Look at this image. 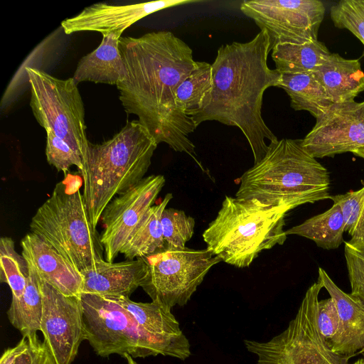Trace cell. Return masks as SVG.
I'll return each instance as SVG.
<instances>
[{"instance_id":"cell-23","label":"cell","mask_w":364,"mask_h":364,"mask_svg":"<svg viewBox=\"0 0 364 364\" xmlns=\"http://www.w3.org/2000/svg\"><path fill=\"white\" fill-rule=\"evenodd\" d=\"M272 50L276 69L281 74L314 73L331 53L318 40L301 44L280 43Z\"/></svg>"},{"instance_id":"cell-31","label":"cell","mask_w":364,"mask_h":364,"mask_svg":"<svg viewBox=\"0 0 364 364\" xmlns=\"http://www.w3.org/2000/svg\"><path fill=\"white\" fill-rule=\"evenodd\" d=\"M333 25L352 33L364 46V0H341L330 9Z\"/></svg>"},{"instance_id":"cell-7","label":"cell","mask_w":364,"mask_h":364,"mask_svg":"<svg viewBox=\"0 0 364 364\" xmlns=\"http://www.w3.org/2000/svg\"><path fill=\"white\" fill-rule=\"evenodd\" d=\"M86 341L102 358L129 354L132 358L162 355L184 360L191 350L155 336L119 304L107 296L81 293Z\"/></svg>"},{"instance_id":"cell-2","label":"cell","mask_w":364,"mask_h":364,"mask_svg":"<svg viewBox=\"0 0 364 364\" xmlns=\"http://www.w3.org/2000/svg\"><path fill=\"white\" fill-rule=\"evenodd\" d=\"M269 37L260 31L246 43L221 46L212 64V84L200 107L189 116L198 127L205 121H217L238 127L250 144L254 164L266 154L277 136L262 116L263 95L270 87H278L281 73L270 69Z\"/></svg>"},{"instance_id":"cell-34","label":"cell","mask_w":364,"mask_h":364,"mask_svg":"<svg viewBox=\"0 0 364 364\" xmlns=\"http://www.w3.org/2000/svg\"><path fill=\"white\" fill-rule=\"evenodd\" d=\"M317 326L319 332L328 344L339 327L338 311L331 297L318 301Z\"/></svg>"},{"instance_id":"cell-3","label":"cell","mask_w":364,"mask_h":364,"mask_svg":"<svg viewBox=\"0 0 364 364\" xmlns=\"http://www.w3.org/2000/svg\"><path fill=\"white\" fill-rule=\"evenodd\" d=\"M328 170L301 146V139L269 144L265 156L240 178L239 199H255L287 213L299 205L329 199Z\"/></svg>"},{"instance_id":"cell-35","label":"cell","mask_w":364,"mask_h":364,"mask_svg":"<svg viewBox=\"0 0 364 364\" xmlns=\"http://www.w3.org/2000/svg\"><path fill=\"white\" fill-rule=\"evenodd\" d=\"M356 156L364 159V147L356 149L352 152Z\"/></svg>"},{"instance_id":"cell-36","label":"cell","mask_w":364,"mask_h":364,"mask_svg":"<svg viewBox=\"0 0 364 364\" xmlns=\"http://www.w3.org/2000/svg\"><path fill=\"white\" fill-rule=\"evenodd\" d=\"M127 361V364H138L129 354H124L123 356Z\"/></svg>"},{"instance_id":"cell-24","label":"cell","mask_w":364,"mask_h":364,"mask_svg":"<svg viewBox=\"0 0 364 364\" xmlns=\"http://www.w3.org/2000/svg\"><path fill=\"white\" fill-rule=\"evenodd\" d=\"M344 217L341 206L336 203L326 211L285 230L287 235L306 237L325 250L338 248L344 242Z\"/></svg>"},{"instance_id":"cell-6","label":"cell","mask_w":364,"mask_h":364,"mask_svg":"<svg viewBox=\"0 0 364 364\" xmlns=\"http://www.w3.org/2000/svg\"><path fill=\"white\" fill-rule=\"evenodd\" d=\"M80 173L68 172L31 218L30 230L38 235L79 271L103 259L100 235L89 218Z\"/></svg>"},{"instance_id":"cell-14","label":"cell","mask_w":364,"mask_h":364,"mask_svg":"<svg viewBox=\"0 0 364 364\" xmlns=\"http://www.w3.org/2000/svg\"><path fill=\"white\" fill-rule=\"evenodd\" d=\"M301 144L316 159L364 147V101L333 103L316 119Z\"/></svg>"},{"instance_id":"cell-37","label":"cell","mask_w":364,"mask_h":364,"mask_svg":"<svg viewBox=\"0 0 364 364\" xmlns=\"http://www.w3.org/2000/svg\"><path fill=\"white\" fill-rule=\"evenodd\" d=\"M353 364H364V359L363 358L359 359V360H356L355 362H354Z\"/></svg>"},{"instance_id":"cell-25","label":"cell","mask_w":364,"mask_h":364,"mask_svg":"<svg viewBox=\"0 0 364 364\" xmlns=\"http://www.w3.org/2000/svg\"><path fill=\"white\" fill-rule=\"evenodd\" d=\"M27 264L28 276L25 291L20 298H11L6 311L10 323L22 336L37 333L41 330L43 310L38 274L30 262H27Z\"/></svg>"},{"instance_id":"cell-18","label":"cell","mask_w":364,"mask_h":364,"mask_svg":"<svg viewBox=\"0 0 364 364\" xmlns=\"http://www.w3.org/2000/svg\"><path fill=\"white\" fill-rule=\"evenodd\" d=\"M81 274L82 293L129 297L138 287H141L147 265L143 258L116 263L102 259Z\"/></svg>"},{"instance_id":"cell-29","label":"cell","mask_w":364,"mask_h":364,"mask_svg":"<svg viewBox=\"0 0 364 364\" xmlns=\"http://www.w3.org/2000/svg\"><path fill=\"white\" fill-rule=\"evenodd\" d=\"M329 199L341 206L350 241L364 242V186L356 191L331 196Z\"/></svg>"},{"instance_id":"cell-15","label":"cell","mask_w":364,"mask_h":364,"mask_svg":"<svg viewBox=\"0 0 364 364\" xmlns=\"http://www.w3.org/2000/svg\"><path fill=\"white\" fill-rule=\"evenodd\" d=\"M192 0H165L129 5L97 3L85 8L79 14L66 18L61 26L66 34L78 31L122 33L144 17L164 9L197 2Z\"/></svg>"},{"instance_id":"cell-11","label":"cell","mask_w":364,"mask_h":364,"mask_svg":"<svg viewBox=\"0 0 364 364\" xmlns=\"http://www.w3.org/2000/svg\"><path fill=\"white\" fill-rule=\"evenodd\" d=\"M240 10L267 33L272 50L318 40L326 8L318 0H252L242 1Z\"/></svg>"},{"instance_id":"cell-19","label":"cell","mask_w":364,"mask_h":364,"mask_svg":"<svg viewBox=\"0 0 364 364\" xmlns=\"http://www.w3.org/2000/svg\"><path fill=\"white\" fill-rule=\"evenodd\" d=\"M99 46L82 57L73 77L76 84L90 81L117 85L127 74L119 48L121 33H102Z\"/></svg>"},{"instance_id":"cell-20","label":"cell","mask_w":364,"mask_h":364,"mask_svg":"<svg viewBox=\"0 0 364 364\" xmlns=\"http://www.w3.org/2000/svg\"><path fill=\"white\" fill-rule=\"evenodd\" d=\"M333 103L355 100L364 91V72L358 59H346L331 53L314 72Z\"/></svg>"},{"instance_id":"cell-8","label":"cell","mask_w":364,"mask_h":364,"mask_svg":"<svg viewBox=\"0 0 364 364\" xmlns=\"http://www.w3.org/2000/svg\"><path fill=\"white\" fill-rule=\"evenodd\" d=\"M323 288L318 280L309 287L295 317L281 333L266 342L245 341L247 350L257 355V364H348L350 357L333 352L319 332L317 311Z\"/></svg>"},{"instance_id":"cell-27","label":"cell","mask_w":364,"mask_h":364,"mask_svg":"<svg viewBox=\"0 0 364 364\" xmlns=\"http://www.w3.org/2000/svg\"><path fill=\"white\" fill-rule=\"evenodd\" d=\"M28 276V264L15 250L14 240L9 237L0 240V281L10 287L12 298H20L26 289Z\"/></svg>"},{"instance_id":"cell-9","label":"cell","mask_w":364,"mask_h":364,"mask_svg":"<svg viewBox=\"0 0 364 364\" xmlns=\"http://www.w3.org/2000/svg\"><path fill=\"white\" fill-rule=\"evenodd\" d=\"M31 86L30 106L38 123L63 139L82 159L88 144L85 109L73 77L61 80L39 69L26 68Z\"/></svg>"},{"instance_id":"cell-21","label":"cell","mask_w":364,"mask_h":364,"mask_svg":"<svg viewBox=\"0 0 364 364\" xmlns=\"http://www.w3.org/2000/svg\"><path fill=\"white\" fill-rule=\"evenodd\" d=\"M172 198V193H168L159 203L149 208L120 251L125 258L133 260L166 250L161 219Z\"/></svg>"},{"instance_id":"cell-4","label":"cell","mask_w":364,"mask_h":364,"mask_svg":"<svg viewBox=\"0 0 364 364\" xmlns=\"http://www.w3.org/2000/svg\"><path fill=\"white\" fill-rule=\"evenodd\" d=\"M158 144L139 120L127 122L112 138L88 142L82 156V196L89 218L97 229L102 214L116 197L144 178Z\"/></svg>"},{"instance_id":"cell-1","label":"cell","mask_w":364,"mask_h":364,"mask_svg":"<svg viewBox=\"0 0 364 364\" xmlns=\"http://www.w3.org/2000/svg\"><path fill=\"white\" fill-rule=\"evenodd\" d=\"M119 48L127 74L117 87L125 112L136 115L158 144H167L202 167L189 139L197 126L176 102L178 85L196 65L191 47L161 31L121 37Z\"/></svg>"},{"instance_id":"cell-38","label":"cell","mask_w":364,"mask_h":364,"mask_svg":"<svg viewBox=\"0 0 364 364\" xmlns=\"http://www.w3.org/2000/svg\"><path fill=\"white\" fill-rule=\"evenodd\" d=\"M360 353H362V355H363V358L364 359V348H363V349H362V350L360 351Z\"/></svg>"},{"instance_id":"cell-12","label":"cell","mask_w":364,"mask_h":364,"mask_svg":"<svg viewBox=\"0 0 364 364\" xmlns=\"http://www.w3.org/2000/svg\"><path fill=\"white\" fill-rule=\"evenodd\" d=\"M38 279L43 305L40 331L43 342L57 364H71L86 340L80 297L64 295L39 276Z\"/></svg>"},{"instance_id":"cell-22","label":"cell","mask_w":364,"mask_h":364,"mask_svg":"<svg viewBox=\"0 0 364 364\" xmlns=\"http://www.w3.org/2000/svg\"><path fill=\"white\" fill-rule=\"evenodd\" d=\"M278 87L289 95L294 110L307 111L315 119L333 104L314 73L281 74Z\"/></svg>"},{"instance_id":"cell-13","label":"cell","mask_w":364,"mask_h":364,"mask_svg":"<svg viewBox=\"0 0 364 364\" xmlns=\"http://www.w3.org/2000/svg\"><path fill=\"white\" fill-rule=\"evenodd\" d=\"M165 182L163 175L144 177L107 205L100 218L104 228L100 241L106 261L113 262L120 254L134 230L154 205Z\"/></svg>"},{"instance_id":"cell-28","label":"cell","mask_w":364,"mask_h":364,"mask_svg":"<svg viewBox=\"0 0 364 364\" xmlns=\"http://www.w3.org/2000/svg\"><path fill=\"white\" fill-rule=\"evenodd\" d=\"M0 364H57L37 333L23 335L18 343L4 350Z\"/></svg>"},{"instance_id":"cell-33","label":"cell","mask_w":364,"mask_h":364,"mask_svg":"<svg viewBox=\"0 0 364 364\" xmlns=\"http://www.w3.org/2000/svg\"><path fill=\"white\" fill-rule=\"evenodd\" d=\"M47 141L46 155L49 164L58 171L66 175L72 166H75L78 171L83 168L82 157L74 151L63 139L51 132H46Z\"/></svg>"},{"instance_id":"cell-26","label":"cell","mask_w":364,"mask_h":364,"mask_svg":"<svg viewBox=\"0 0 364 364\" xmlns=\"http://www.w3.org/2000/svg\"><path fill=\"white\" fill-rule=\"evenodd\" d=\"M211 84L212 65L196 61V67L176 90V102L178 107L189 116L200 107Z\"/></svg>"},{"instance_id":"cell-17","label":"cell","mask_w":364,"mask_h":364,"mask_svg":"<svg viewBox=\"0 0 364 364\" xmlns=\"http://www.w3.org/2000/svg\"><path fill=\"white\" fill-rule=\"evenodd\" d=\"M318 280L334 300L339 314V327L329 347L351 358L364 348V304L341 289L323 268L318 267Z\"/></svg>"},{"instance_id":"cell-32","label":"cell","mask_w":364,"mask_h":364,"mask_svg":"<svg viewBox=\"0 0 364 364\" xmlns=\"http://www.w3.org/2000/svg\"><path fill=\"white\" fill-rule=\"evenodd\" d=\"M344 256L350 294L364 304V242H344Z\"/></svg>"},{"instance_id":"cell-30","label":"cell","mask_w":364,"mask_h":364,"mask_svg":"<svg viewBox=\"0 0 364 364\" xmlns=\"http://www.w3.org/2000/svg\"><path fill=\"white\" fill-rule=\"evenodd\" d=\"M163 236L166 250H180L194 232L195 220L181 210L166 208L161 215Z\"/></svg>"},{"instance_id":"cell-16","label":"cell","mask_w":364,"mask_h":364,"mask_svg":"<svg viewBox=\"0 0 364 364\" xmlns=\"http://www.w3.org/2000/svg\"><path fill=\"white\" fill-rule=\"evenodd\" d=\"M22 255L34 267L39 277L66 296H79L83 277L68 259L30 232L21 241Z\"/></svg>"},{"instance_id":"cell-10","label":"cell","mask_w":364,"mask_h":364,"mask_svg":"<svg viewBox=\"0 0 364 364\" xmlns=\"http://www.w3.org/2000/svg\"><path fill=\"white\" fill-rule=\"evenodd\" d=\"M147 274L141 288L152 301L172 309L191 299L212 267L221 262L208 250H164L143 257Z\"/></svg>"},{"instance_id":"cell-5","label":"cell","mask_w":364,"mask_h":364,"mask_svg":"<svg viewBox=\"0 0 364 364\" xmlns=\"http://www.w3.org/2000/svg\"><path fill=\"white\" fill-rule=\"evenodd\" d=\"M287 213L255 199L227 196L216 218L203 233L206 249L227 264L249 267L263 250L284 243Z\"/></svg>"}]
</instances>
